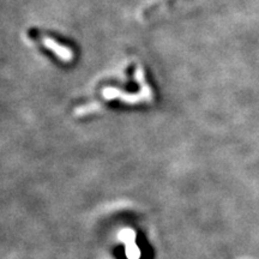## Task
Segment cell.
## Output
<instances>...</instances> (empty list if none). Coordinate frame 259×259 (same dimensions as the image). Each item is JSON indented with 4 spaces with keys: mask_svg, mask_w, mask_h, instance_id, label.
<instances>
[{
    "mask_svg": "<svg viewBox=\"0 0 259 259\" xmlns=\"http://www.w3.org/2000/svg\"><path fill=\"white\" fill-rule=\"evenodd\" d=\"M44 44H45V46L53 51L54 53H56L57 56H59L63 60H65V61L71 60L72 54H71V52L67 50V48L60 46V45H58L57 42H54L53 40H51V38H47V37L44 40Z\"/></svg>",
    "mask_w": 259,
    "mask_h": 259,
    "instance_id": "cell-1",
    "label": "cell"
}]
</instances>
